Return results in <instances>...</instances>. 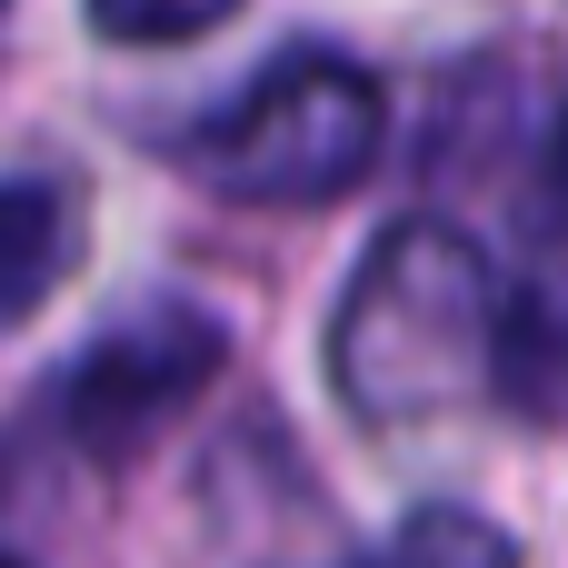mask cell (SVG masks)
I'll return each instance as SVG.
<instances>
[{
	"label": "cell",
	"mask_w": 568,
	"mask_h": 568,
	"mask_svg": "<svg viewBox=\"0 0 568 568\" xmlns=\"http://www.w3.org/2000/svg\"><path fill=\"white\" fill-rule=\"evenodd\" d=\"M499 349H509V300L479 240H459L449 220H409L359 260L329 369H339V399L389 429V419L459 409L469 389H499Z\"/></svg>",
	"instance_id": "obj_1"
},
{
	"label": "cell",
	"mask_w": 568,
	"mask_h": 568,
	"mask_svg": "<svg viewBox=\"0 0 568 568\" xmlns=\"http://www.w3.org/2000/svg\"><path fill=\"white\" fill-rule=\"evenodd\" d=\"M369 160H379V90H369V70H349L329 50L270 60L190 140V170L230 200H260V210H320V200L359 190Z\"/></svg>",
	"instance_id": "obj_2"
},
{
	"label": "cell",
	"mask_w": 568,
	"mask_h": 568,
	"mask_svg": "<svg viewBox=\"0 0 568 568\" xmlns=\"http://www.w3.org/2000/svg\"><path fill=\"white\" fill-rule=\"evenodd\" d=\"M220 359H230L220 320L190 310V300H160V310L100 329V339L60 369L50 419L70 429V449H90V459H130L160 419H180V409L220 379Z\"/></svg>",
	"instance_id": "obj_3"
},
{
	"label": "cell",
	"mask_w": 568,
	"mask_h": 568,
	"mask_svg": "<svg viewBox=\"0 0 568 568\" xmlns=\"http://www.w3.org/2000/svg\"><path fill=\"white\" fill-rule=\"evenodd\" d=\"M70 200L60 190H40V180H0V329L10 320H30L50 290H60V270H70Z\"/></svg>",
	"instance_id": "obj_4"
},
{
	"label": "cell",
	"mask_w": 568,
	"mask_h": 568,
	"mask_svg": "<svg viewBox=\"0 0 568 568\" xmlns=\"http://www.w3.org/2000/svg\"><path fill=\"white\" fill-rule=\"evenodd\" d=\"M499 389H519L529 409H568V300H529V310H509Z\"/></svg>",
	"instance_id": "obj_5"
},
{
	"label": "cell",
	"mask_w": 568,
	"mask_h": 568,
	"mask_svg": "<svg viewBox=\"0 0 568 568\" xmlns=\"http://www.w3.org/2000/svg\"><path fill=\"white\" fill-rule=\"evenodd\" d=\"M240 0H90V20L110 30V40H200V30H220Z\"/></svg>",
	"instance_id": "obj_6"
},
{
	"label": "cell",
	"mask_w": 568,
	"mask_h": 568,
	"mask_svg": "<svg viewBox=\"0 0 568 568\" xmlns=\"http://www.w3.org/2000/svg\"><path fill=\"white\" fill-rule=\"evenodd\" d=\"M539 220L568 230V110L549 120V150H539Z\"/></svg>",
	"instance_id": "obj_7"
},
{
	"label": "cell",
	"mask_w": 568,
	"mask_h": 568,
	"mask_svg": "<svg viewBox=\"0 0 568 568\" xmlns=\"http://www.w3.org/2000/svg\"><path fill=\"white\" fill-rule=\"evenodd\" d=\"M0 568H20V559H0Z\"/></svg>",
	"instance_id": "obj_8"
}]
</instances>
